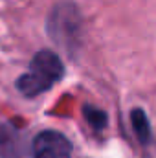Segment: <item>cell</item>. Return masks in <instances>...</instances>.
<instances>
[{
  "mask_svg": "<svg viewBox=\"0 0 156 158\" xmlns=\"http://www.w3.org/2000/svg\"><path fill=\"white\" fill-rule=\"evenodd\" d=\"M64 76V64L61 57L51 50H40L33 55L30 70L17 79V90L26 98H35L51 88Z\"/></svg>",
  "mask_w": 156,
  "mask_h": 158,
  "instance_id": "6da1fadb",
  "label": "cell"
},
{
  "mask_svg": "<svg viewBox=\"0 0 156 158\" xmlns=\"http://www.w3.org/2000/svg\"><path fill=\"white\" fill-rule=\"evenodd\" d=\"M48 33L66 52H74L81 44V15L74 4H59L48 20Z\"/></svg>",
  "mask_w": 156,
  "mask_h": 158,
  "instance_id": "7a4b0ae2",
  "label": "cell"
},
{
  "mask_svg": "<svg viewBox=\"0 0 156 158\" xmlns=\"http://www.w3.org/2000/svg\"><path fill=\"white\" fill-rule=\"evenodd\" d=\"M33 158H72V143L59 131H42L31 143Z\"/></svg>",
  "mask_w": 156,
  "mask_h": 158,
  "instance_id": "3957f363",
  "label": "cell"
},
{
  "mask_svg": "<svg viewBox=\"0 0 156 158\" xmlns=\"http://www.w3.org/2000/svg\"><path fill=\"white\" fill-rule=\"evenodd\" d=\"M0 158H28L24 138L11 123L0 125Z\"/></svg>",
  "mask_w": 156,
  "mask_h": 158,
  "instance_id": "277c9868",
  "label": "cell"
},
{
  "mask_svg": "<svg viewBox=\"0 0 156 158\" xmlns=\"http://www.w3.org/2000/svg\"><path fill=\"white\" fill-rule=\"evenodd\" d=\"M130 121H132V129H134L138 140L143 145L149 143L151 142V125H149L147 114L142 109H132L130 110Z\"/></svg>",
  "mask_w": 156,
  "mask_h": 158,
  "instance_id": "5b68a950",
  "label": "cell"
},
{
  "mask_svg": "<svg viewBox=\"0 0 156 158\" xmlns=\"http://www.w3.org/2000/svg\"><path fill=\"white\" fill-rule=\"evenodd\" d=\"M83 116H84V119H86L96 131L105 129V127H107V121H109V116H107L105 110L96 109V107H92V105H84V109H83Z\"/></svg>",
  "mask_w": 156,
  "mask_h": 158,
  "instance_id": "8992f818",
  "label": "cell"
}]
</instances>
